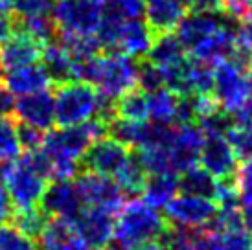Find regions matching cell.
<instances>
[{
	"label": "cell",
	"mask_w": 252,
	"mask_h": 250,
	"mask_svg": "<svg viewBox=\"0 0 252 250\" xmlns=\"http://www.w3.org/2000/svg\"><path fill=\"white\" fill-rule=\"evenodd\" d=\"M168 226L160 210L138 199H129L116 214L112 241L126 249H136L144 243L160 241Z\"/></svg>",
	"instance_id": "cell-1"
},
{
	"label": "cell",
	"mask_w": 252,
	"mask_h": 250,
	"mask_svg": "<svg viewBox=\"0 0 252 250\" xmlns=\"http://www.w3.org/2000/svg\"><path fill=\"white\" fill-rule=\"evenodd\" d=\"M99 92L85 81H68L57 85L54 91L56 124L59 127L85 124L98 112Z\"/></svg>",
	"instance_id": "cell-2"
},
{
	"label": "cell",
	"mask_w": 252,
	"mask_h": 250,
	"mask_svg": "<svg viewBox=\"0 0 252 250\" xmlns=\"http://www.w3.org/2000/svg\"><path fill=\"white\" fill-rule=\"evenodd\" d=\"M2 179L15 212L37 208L48 184V179L30 167L21 156L2 166Z\"/></svg>",
	"instance_id": "cell-3"
},
{
	"label": "cell",
	"mask_w": 252,
	"mask_h": 250,
	"mask_svg": "<svg viewBox=\"0 0 252 250\" xmlns=\"http://www.w3.org/2000/svg\"><path fill=\"white\" fill-rule=\"evenodd\" d=\"M52 19L59 35H96L101 22V0H57Z\"/></svg>",
	"instance_id": "cell-4"
},
{
	"label": "cell",
	"mask_w": 252,
	"mask_h": 250,
	"mask_svg": "<svg viewBox=\"0 0 252 250\" xmlns=\"http://www.w3.org/2000/svg\"><path fill=\"white\" fill-rule=\"evenodd\" d=\"M74 182L85 206L107 210L116 216L127 201L122 188L112 177L94 173L89 169H79V173L74 177Z\"/></svg>",
	"instance_id": "cell-5"
},
{
	"label": "cell",
	"mask_w": 252,
	"mask_h": 250,
	"mask_svg": "<svg viewBox=\"0 0 252 250\" xmlns=\"http://www.w3.org/2000/svg\"><path fill=\"white\" fill-rule=\"evenodd\" d=\"M212 96L216 97L217 105L228 114L238 112L251 101L245 72L230 61L217 62L214 68Z\"/></svg>",
	"instance_id": "cell-6"
},
{
	"label": "cell",
	"mask_w": 252,
	"mask_h": 250,
	"mask_svg": "<svg viewBox=\"0 0 252 250\" xmlns=\"http://www.w3.org/2000/svg\"><path fill=\"white\" fill-rule=\"evenodd\" d=\"M217 214V204L212 199L195 195H175L164 208L168 224L179 228L204 230Z\"/></svg>",
	"instance_id": "cell-7"
},
{
	"label": "cell",
	"mask_w": 252,
	"mask_h": 250,
	"mask_svg": "<svg viewBox=\"0 0 252 250\" xmlns=\"http://www.w3.org/2000/svg\"><path fill=\"white\" fill-rule=\"evenodd\" d=\"M39 208L48 217H61L74 221L85 208L74 179H52L41 197Z\"/></svg>",
	"instance_id": "cell-8"
},
{
	"label": "cell",
	"mask_w": 252,
	"mask_h": 250,
	"mask_svg": "<svg viewBox=\"0 0 252 250\" xmlns=\"http://www.w3.org/2000/svg\"><path fill=\"white\" fill-rule=\"evenodd\" d=\"M228 22L236 21L226 17L221 9H188L173 31L179 37L184 50L191 52L203 39H206L208 35Z\"/></svg>",
	"instance_id": "cell-9"
},
{
	"label": "cell",
	"mask_w": 252,
	"mask_h": 250,
	"mask_svg": "<svg viewBox=\"0 0 252 250\" xmlns=\"http://www.w3.org/2000/svg\"><path fill=\"white\" fill-rule=\"evenodd\" d=\"M114 219L116 216L101 208L85 206L74 219L77 236L89 250L107 249L114 237Z\"/></svg>",
	"instance_id": "cell-10"
},
{
	"label": "cell",
	"mask_w": 252,
	"mask_h": 250,
	"mask_svg": "<svg viewBox=\"0 0 252 250\" xmlns=\"http://www.w3.org/2000/svg\"><path fill=\"white\" fill-rule=\"evenodd\" d=\"M129 153H131L129 147L116 142L111 136L99 138L83 155L81 169H89V171L114 179L120 169L124 167V164L127 162Z\"/></svg>",
	"instance_id": "cell-11"
},
{
	"label": "cell",
	"mask_w": 252,
	"mask_h": 250,
	"mask_svg": "<svg viewBox=\"0 0 252 250\" xmlns=\"http://www.w3.org/2000/svg\"><path fill=\"white\" fill-rule=\"evenodd\" d=\"M13 116L17 122L32 127H37L41 131H48L56 124V105H54V91H44L19 96L15 101Z\"/></svg>",
	"instance_id": "cell-12"
},
{
	"label": "cell",
	"mask_w": 252,
	"mask_h": 250,
	"mask_svg": "<svg viewBox=\"0 0 252 250\" xmlns=\"http://www.w3.org/2000/svg\"><path fill=\"white\" fill-rule=\"evenodd\" d=\"M197 164L206 169L214 179L221 181V179H232L236 175L239 160L236 158L224 136H204Z\"/></svg>",
	"instance_id": "cell-13"
},
{
	"label": "cell",
	"mask_w": 252,
	"mask_h": 250,
	"mask_svg": "<svg viewBox=\"0 0 252 250\" xmlns=\"http://www.w3.org/2000/svg\"><path fill=\"white\" fill-rule=\"evenodd\" d=\"M204 142V132L197 124L177 125L169 144V158L173 173H181L199 162V153Z\"/></svg>",
	"instance_id": "cell-14"
},
{
	"label": "cell",
	"mask_w": 252,
	"mask_h": 250,
	"mask_svg": "<svg viewBox=\"0 0 252 250\" xmlns=\"http://www.w3.org/2000/svg\"><path fill=\"white\" fill-rule=\"evenodd\" d=\"M236 33H238V22H228L208 35L206 39H203L189 54L193 59L212 64V66L221 61H228L238 42Z\"/></svg>",
	"instance_id": "cell-15"
},
{
	"label": "cell",
	"mask_w": 252,
	"mask_h": 250,
	"mask_svg": "<svg viewBox=\"0 0 252 250\" xmlns=\"http://www.w3.org/2000/svg\"><path fill=\"white\" fill-rule=\"evenodd\" d=\"M35 243L39 250H89L77 236L74 222L61 217H48Z\"/></svg>",
	"instance_id": "cell-16"
},
{
	"label": "cell",
	"mask_w": 252,
	"mask_h": 250,
	"mask_svg": "<svg viewBox=\"0 0 252 250\" xmlns=\"http://www.w3.org/2000/svg\"><path fill=\"white\" fill-rule=\"evenodd\" d=\"M39 64L44 68L46 76L56 87L68 83V81H76L74 79V59L59 37L42 44Z\"/></svg>",
	"instance_id": "cell-17"
},
{
	"label": "cell",
	"mask_w": 252,
	"mask_h": 250,
	"mask_svg": "<svg viewBox=\"0 0 252 250\" xmlns=\"http://www.w3.org/2000/svg\"><path fill=\"white\" fill-rule=\"evenodd\" d=\"M41 50H42L41 42L35 41L32 35L17 30L0 46V61H2L6 70L26 66V64H33V62H39Z\"/></svg>",
	"instance_id": "cell-18"
},
{
	"label": "cell",
	"mask_w": 252,
	"mask_h": 250,
	"mask_svg": "<svg viewBox=\"0 0 252 250\" xmlns=\"http://www.w3.org/2000/svg\"><path fill=\"white\" fill-rule=\"evenodd\" d=\"M188 7L179 0H144L146 24L153 33L173 31L186 15Z\"/></svg>",
	"instance_id": "cell-19"
},
{
	"label": "cell",
	"mask_w": 252,
	"mask_h": 250,
	"mask_svg": "<svg viewBox=\"0 0 252 250\" xmlns=\"http://www.w3.org/2000/svg\"><path fill=\"white\" fill-rule=\"evenodd\" d=\"M153 31L146 21H133L124 24L118 31L116 44L112 52H120L133 59H144L153 42Z\"/></svg>",
	"instance_id": "cell-20"
},
{
	"label": "cell",
	"mask_w": 252,
	"mask_h": 250,
	"mask_svg": "<svg viewBox=\"0 0 252 250\" xmlns=\"http://www.w3.org/2000/svg\"><path fill=\"white\" fill-rule=\"evenodd\" d=\"M4 83L11 91L13 96H26V94H33V92L50 89V77L39 62L33 64H26V66H19V68L7 70L4 76Z\"/></svg>",
	"instance_id": "cell-21"
},
{
	"label": "cell",
	"mask_w": 252,
	"mask_h": 250,
	"mask_svg": "<svg viewBox=\"0 0 252 250\" xmlns=\"http://www.w3.org/2000/svg\"><path fill=\"white\" fill-rule=\"evenodd\" d=\"M186 50L181 44L175 31H162L153 35V42L149 46L146 59L151 61L158 68H168L177 62H181L186 57Z\"/></svg>",
	"instance_id": "cell-22"
},
{
	"label": "cell",
	"mask_w": 252,
	"mask_h": 250,
	"mask_svg": "<svg viewBox=\"0 0 252 250\" xmlns=\"http://www.w3.org/2000/svg\"><path fill=\"white\" fill-rule=\"evenodd\" d=\"M179 193V175L157 173L147 175L146 184L142 188V201L157 210H164L175 195Z\"/></svg>",
	"instance_id": "cell-23"
},
{
	"label": "cell",
	"mask_w": 252,
	"mask_h": 250,
	"mask_svg": "<svg viewBox=\"0 0 252 250\" xmlns=\"http://www.w3.org/2000/svg\"><path fill=\"white\" fill-rule=\"evenodd\" d=\"M216 191L217 179H214L206 169L197 164L179 173V193L195 195V197H204L214 201Z\"/></svg>",
	"instance_id": "cell-24"
},
{
	"label": "cell",
	"mask_w": 252,
	"mask_h": 250,
	"mask_svg": "<svg viewBox=\"0 0 252 250\" xmlns=\"http://www.w3.org/2000/svg\"><path fill=\"white\" fill-rule=\"evenodd\" d=\"M147 173L144 169V164L140 160V155L136 149H131L129 158L124 164V167L118 171V175L114 177V181L118 182V186L122 188L124 195L129 199H136L142 193V188L146 184Z\"/></svg>",
	"instance_id": "cell-25"
},
{
	"label": "cell",
	"mask_w": 252,
	"mask_h": 250,
	"mask_svg": "<svg viewBox=\"0 0 252 250\" xmlns=\"http://www.w3.org/2000/svg\"><path fill=\"white\" fill-rule=\"evenodd\" d=\"M114 112L118 118L131 122H147L149 120V97L144 91L134 87L114 99Z\"/></svg>",
	"instance_id": "cell-26"
},
{
	"label": "cell",
	"mask_w": 252,
	"mask_h": 250,
	"mask_svg": "<svg viewBox=\"0 0 252 250\" xmlns=\"http://www.w3.org/2000/svg\"><path fill=\"white\" fill-rule=\"evenodd\" d=\"M147 97H149V122L175 125V112L179 103V96L175 92L162 87L158 91L147 94Z\"/></svg>",
	"instance_id": "cell-27"
},
{
	"label": "cell",
	"mask_w": 252,
	"mask_h": 250,
	"mask_svg": "<svg viewBox=\"0 0 252 250\" xmlns=\"http://www.w3.org/2000/svg\"><path fill=\"white\" fill-rule=\"evenodd\" d=\"M22 155L17 132V120L13 116L0 118V166L11 164Z\"/></svg>",
	"instance_id": "cell-28"
},
{
	"label": "cell",
	"mask_w": 252,
	"mask_h": 250,
	"mask_svg": "<svg viewBox=\"0 0 252 250\" xmlns=\"http://www.w3.org/2000/svg\"><path fill=\"white\" fill-rule=\"evenodd\" d=\"M224 138L230 144L232 151L239 162L252 158V127L245 124H234L226 131Z\"/></svg>",
	"instance_id": "cell-29"
},
{
	"label": "cell",
	"mask_w": 252,
	"mask_h": 250,
	"mask_svg": "<svg viewBox=\"0 0 252 250\" xmlns=\"http://www.w3.org/2000/svg\"><path fill=\"white\" fill-rule=\"evenodd\" d=\"M46 221H48V216L37 206V208H32V210L13 212V217H11V221L9 222L15 224L17 228L21 230V232H24L28 237L37 239Z\"/></svg>",
	"instance_id": "cell-30"
},
{
	"label": "cell",
	"mask_w": 252,
	"mask_h": 250,
	"mask_svg": "<svg viewBox=\"0 0 252 250\" xmlns=\"http://www.w3.org/2000/svg\"><path fill=\"white\" fill-rule=\"evenodd\" d=\"M0 250H39L35 239L28 237L24 232L11 222L0 224Z\"/></svg>",
	"instance_id": "cell-31"
},
{
	"label": "cell",
	"mask_w": 252,
	"mask_h": 250,
	"mask_svg": "<svg viewBox=\"0 0 252 250\" xmlns=\"http://www.w3.org/2000/svg\"><path fill=\"white\" fill-rule=\"evenodd\" d=\"M136 87L144 91L146 94L158 91L164 87V76H162V70L158 66H155L151 61L138 59V70H136Z\"/></svg>",
	"instance_id": "cell-32"
},
{
	"label": "cell",
	"mask_w": 252,
	"mask_h": 250,
	"mask_svg": "<svg viewBox=\"0 0 252 250\" xmlns=\"http://www.w3.org/2000/svg\"><path fill=\"white\" fill-rule=\"evenodd\" d=\"M52 0H13V13L17 17H39L52 15Z\"/></svg>",
	"instance_id": "cell-33"
},
{
	"label": "cell",
	"mask_w": 252,
	"mask_h": 250,
	"mask_svg": "<svg viewBox=\"0 0 252 250\" xmlns=\"http://www.w3.org/2000/svg\"><path fill=\"white\" fill-rule=\"evenodd\" d=\"M234 181L238 184L241 202L252 201V158L239 162L238 171L234 175Z\"/></svg>",
	"instance_id": "cell-34"
},
{
	"label": "cell",
	"mask_w": 252,
	"mask_h": 250,
	"mask_svg": "<svg viewBox=\"0 0 252 250\" xmlns=\"http://www.w3.org/2000/svg\"><path fill=\"white\" fill-rule=\"evenodd\" d=\"M17 132H19V142H21L22 151H37L42 147V140H44L46 131L17 122Z\"/></svg>",
	"instance_id": "cell-35"
},
{
	"label": "cell",
	"mask_w": 252,
	"mask_h": 250,
	"mask_svg": "<svg viewBox=\"0 0 252 250\" xmlns=\"http://www.w3.org/2000/svg\"><path fill=\"white\" fill-rule=\"evenodd\" d=\"M13 109H15V96L6 87V83L0 81V118L13 116Z\"/></svg>",
	"instance_id": "cell-36"
},
{
	"label": "cell",
	"mask_w": 252,
	"mask_h": 250,
	"mask_svg": "<svg viewBox=\"0 0 252 250\" xmlns=\"http://www.w3.org/2000/svg\"><path fill=\"white\" fill-rule=\"evenodd\" d=\"M13 204H11V199L7 195V189L4 186V181L0 179V224L2 222H9L11 217H13Z\"/></svg>",
	"instance_id": "cell-37"
},
{
	"label": "cell",
	"mask_w": 252,
	"mask_h": 250,
	"mask_svg": "<svg viewBox=\"0 0 252 250\" xmlns=\"http://www.w3.org/2000/svg\"><path fill=\"white\" fill-rule=\"evenodd\" d=\"M17 31V19L15 13L0 15V46Z\"/></svg>",
	"instance_id": "cell-38"
},
{
	"label": "cell",
	"mask_w": 252,
	"mask_h": 250,
	"mask_svg": "<svg viewBox=\"0 0 252 250\" xmlns=\"http://www.w3.org/2000/svg\"><path fill=\"white\" fill-rule=\"evenodd\" d=\"M238 41L252 48V9L239 21L238 24Z\"/></svg>",
	"instance_id": "cell-39"
},
{
	"label": "cell",
	"mask_w": 252,
	"mask_h": 250,
	"mask_svg": "<svg viewBox=\"0 0 252 250\" xmlns=\"http://www.w3.org/2000/svg\"><path fill=\"white\" fill-rule=\"evenodd\" d=\"M13 13V0H0V15Z\"/></svg>",
	"instance_id": "cell-40"
},
{
	"label": "cell",
	"mask_w": 252,
	"mask_h": 250,
	"mask_svg": "<svg viewBox=\"0 0 252 250\" xmlns=\"http://www.w3.org/2000/svg\"><path fill=\"white\" fill-rule=\"evenodd\" d=\"M247 85H249V94H251V99H252V66L247 70Z\"/></svg>",
	"instance_id": "cell-41"
},
{
	"label": "cell",
	"mask_w": 252,
	"mask_h": 250,
	"mask_svg": "<svg viewBox=\"0 0 252 250\" xmlns=\"http://www.w3.org/2000/svg\"><path fill=\"white\" fill-rule=\"evenodd\" d=\"M179 2H181V4H184L188 9H193V7H195V4H197V0H179Z\"/></svg>",
	"instance_id": "cell-42"
},
{
	"label": "cell",
	"mask_w": 252,
	"mask_h": 250,
	"mask_svg": "<svg viewBox=\"0 0 252 250\" xmlns=\"http://www.w3.org/2000/svg\"><path fill=\"white\" fill-rule=\"evenodd\" d=\"M4 76H6V68H4V64H2V61H0V81L4 79Z\"/></svg>",
	"instance_id": "cell-43"
},
{
	"label": "cell",
	"mask_w": 252,
	"mask_h": 250,
	"mask_svg": "<svg viewBox=\"0 0 252 250\" xmlns=\"http://www.w3.org/2000/svg\"><path fill=\"white\" fill-rule=\"evenodd\" d=\"M99 250H116V249H114V247H111V249H109V247H107V249H99Z\"/></svg>",
	"instance_id": "cell-44"
}]
</instances>
